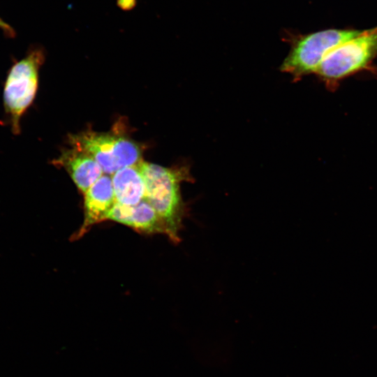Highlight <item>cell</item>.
I'll use <instances>...</instances> for the list:
<instances>
[{"label": "cell", "instance_id": "1", "mask_svg": "<svg viewBox=\"0 0 377 377\" xmlns=\"http://www.w3.org/2000/svg\"><path fill=\"white\" fill-rule=\"evenodd\" d=\"M145 182V198L155 209L167 230V236L175 244L180 242L179 232L188 208L184 202L180 184L193 182L187 165L166 168L142 160L138 163Z\"/></svg>", "mask_w": 377, "mask_h": 377}, {"label": "cell", "instance_id": "2", "mask_svg": "<svg viewBox=\"0 0 377 377\" xmlns=\"http://www.w3.org/2000/svg\"><path fill=\"white\" fill-rule=\"evenodd\" d=\"M376 55L377 27L360 31L330 50L315 74L332 87L343 78L367 68Z\"/></svg>", "mask_w": 377, "mask_h": 377}, {"label": "cell", "instance_id": "3", "mask_svg": "<svg viewBox=\"0 0 377 377\" xmlns=\"http://www.w3.org/2000/svg\"><path fill=\"white\" fill-rule=\"evenodd\" d=\"M43 60L42 50L34 49L8 71L3 87V108L14 135L20 133L21 118L35 98Z\"/></svg>", "mask_w": 377, "mask_h": 377}, {"label": "cell", "instance_id": "4", "mask_svg": "<svg viewBox=\"0 0 377 377\" xmlns=\"http://www.w3.org/2000/svg\"><path fill=\"white\" fill-rule=\"evenodd\" d=\"M68 140L71 147L91 156L103 172L110 175L124 167L138 165L142 160L139 146L114 132L87 131L71 135Z\"/></svg>", "mask_w": 377, "mask_h": 377}, {"label": "cell", "instance_id": "5", "mask_svg": "<svg viewBox=\"0 0 377 377\" xmlns=\"http://www.w3.org/2000/svg\"><path fill=\"white\" fill-rule=\"evenodd\" d=\"M360 33L357 30L327 29L299 37L280 68L298 80L315 74L326 54Z\"/></svg>", "mask_w": 377, "mask_h": 377}, {"label": "cell", "instance_id": "6", "mask_svg": "<svg viewBox=\"0 0 377 377\" xmlns=\"http://www.w3.org/2000/svg\"><path fill=\"white\" fill-rule=\"evenodd\" d=\"M84 220L80 229L72 236L73 240L82 237L94 225L105 221L116 202L112 177L103 174L84 193Z\"/></svg>", "mask_w": 377, "mask_h": 377}, {"label": "cell", "instance_id": "7", "mask_svg": "<svg viewBox=\"0 0 377 377\" xmlns=\"http://www.w3.org/2000/svg\"><path fill=\"white\" fill-rule=\"evenodd\" d=\"M112 221L145 234H164L167 230L154 207L143 199L135 206L115 202L105 221Z\"/></svg>", "mask_w": 377, "mask_h": 377}, {"label": "cell", "instance_id": "8", "mask_svg": "<svg viewBox=\"0 0 377 377\" xmlns=\"http://www.w3.org/2000/svg\"><path fill=\"white\" fill-rule=\"evenodd\" d=\"M53 164L64 168L82 193L104 174L94 158L74 147L64 149Z\"/></svg>", "mask_w": 377, "mask_h": 377}, {"label": "cell", "instance_id": "9", "mask_svg": "<svg viewBox=\"0 0 377 377\" xmlns=\"http://www.w3.org/2000/svg\"><path fill=\"white\" fill-rule=\"evenodd\" d=\"M111 177L117 202L135 206L145 198V182L138 164L121 168Z\"/></svg>", "mask_w": 377, "mask_h": 377}, {"label": "cell", "instance_id": "10", "mask_svg": "<svg viewBox=\"0 0 377 377\" xmlns=\"http://www.w3.org/2000/svg\"><path fill=\"white\" fill-rule=\"evenodd\" d=\"M0 29L3 30V31L5 34H6L8 36H14V30L13 29V28L8 24L4 22L1 17H0Z\"/></svg>", "mask_w": 377, "mask_h": 377}, {"label": "cell", "instance_id": "11", "mask_svg": "<svg viewBox=\"0 0 377 377\" xmlns=\"http://www.w3.org/2000/svg\"><path fill=\"white\" fill-rule=\"evenodd\" d=\"M135 0H119L118 4L123 9H130L135 5Z\"/></svg>", "mask_w": 377, "mask_h": 377}]
</instances>
